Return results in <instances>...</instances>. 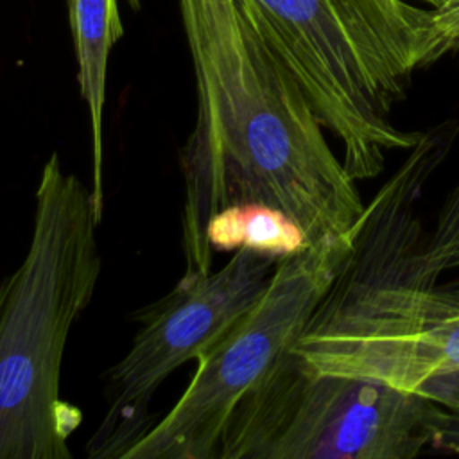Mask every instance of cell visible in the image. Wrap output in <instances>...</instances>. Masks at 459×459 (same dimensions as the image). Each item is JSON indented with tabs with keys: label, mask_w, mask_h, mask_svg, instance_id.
<instances>
[{
	"label": "cell",
	"mask_w": 459,
	"mask_h": 459,
	"mask_svg": "<svg viewBox=\"0 0 459 459\" xmlns=\"http://www.w3.org/2000/svg\"><path fill=\"white\" fill-rule=\"evenodd\" d=\"M179 13L197 95L195 124L179 151L185 274L212 271L206 226L230 204L274 206L312 244L348 233L366 210L357 179L240 0H179Z\"/></svg>",
	"instance_id": "obj_1"
},
{
	"label": "cell",
	"mask_w": 459,
	"mask_h": 459,
	"mask_svg": "<svg viewBox=\"0 0 459 459\" xmlns=\"http://www.w3.org/2000/svg\"><path fill=\"white\" fill-rule=\"evenodd\" d=\"M457 136L454 118L423 131L366 204L350 260L292 348L308 369L412 393L459 369V289L439 283L418 210Z\"/></svg>",
	"instance_id": "obj_2"
},
{
	"label": "cell",
	"mask_w": 459,
	"mask_h": 459,
	"mask_svg": "<svg viewBox=\"0 0 459 459\" xmlns=\"http://www.w3.org/2000/svg\"><path fill=\"white\" fill-rule=\"evenodd\" d=\"M22 264L0 283V459H70L81 411L59 396L74 323L88 308L102 258L91 188L43 163Z\"/></svg>",
	"instance_id": "obj_3"
},
{
	"label": "cell",
	"mask_w": 459,
	"mask_h": 459,
	"mask_svg": "<svg viewBox=\"0 0 459 459\" xmlns=\"http://www.w3.org/2000/svg\"><path fill=\"white\" fill-rule=\"evenodd\" d=\"M253 27L290 70L357 181L423 131L393 122L416 70L436 63L434 9L407 0H240Z\"/></svg>",
	"instance_id": "obj_4"
},
{
	"label": "cell",
	"mask_w": 459,
	"mask_h": 459,
	"mask_svg": "<svg viewBox=\"0 0 459 459\" xmlns=\"http://www.w3.org/2000/svg\"><path fill=\"white\" fill-rule=\"evenodd\" d=\"M357 231L359 222L278 260L258 301L197 357L178 402L120 459H217L231 416L292 351L350 260Z\"/></svg>",
	"instance_id": "obj_5"
},
{
	"label": "cell",
	"mask_w": 459,
	"mask_h": 459,
	"mask_svg": "<svg viewBox=\"0 0 459 459\" xmlns=\"http://www.w3.org/2000/svg\"><path fill=\"white\" fill-rule=\"evenodd\" d=\"M441 405L375 380L308 369L292 351L231 416L217 459H412Z\"/></svg>",
	"instance_id": "obj_6"
},
{
	"label": "cell",
	"mask_w": 459,
	"mask_h": 459,
	"mask_svg": "<svg viewBox=\"0 0 459 459\" xmlns=\"http://www.w3.org/2000/svg\"><path fill=\"white\" fill-rule=\"evenodd\" d=\"M276 258L237 249L217 271L183 274L174 289L134 314L142 328L108 371V411L88 441L90 457H117L149 429L147 407L160 384L230 332L265 290Z\"/></svg>",
	"instance_id": "obj_7"
},
{
	"label": "cell",
	"mask_w": 459,
	"mask_h": 459,
	"mask_svg": "<svg viewBox=\"0 0 459 459\" xmlns=\"http://www.w3.org/2000/svg\"><path fill=\"white\" fill-rule=\"evenodd\" d=\"M77 59V82L88 108L91 131V197L97 217L104 213V106L108 61L124 36L118 0H66Z\"/></svg>",
	"instance_id": "obj_8"
},
{
	"label": "cell",
	"mask_w": 459,
	"mask_h": 459,
	"mask_svg": "<svg viewBox=\"0 0 459 459\" xmlns=\"http://www.w3.org/2000/svg\"><path fill=\"white\" fill-rule=\"evenodd\" d=\"M212 253L251 249L276 260L310 247L305 230L285 212L262 203H238L219 210L206 226Z\"/></svg>",
	"instance_id": "obj_9"
},
{
	"label": "cell",
	"mask_w": 459,
	"mask_h": 459,
	"mask_svg": "<svg viewBox=\"0 0 459 459\" xmlns=\"http://www.w3.org/2000/svg\"><path fill=\"white\" fill-rule=\"evenodd\" d=\"M418 394L446 407V409H457L459 411V369L436 375L429 380H425L418 389Z\"/></svg>",
	"instance_id": "obj_10"
},
{
	"label": "cell",
	"mask_w": 459,
	"mask_h": 459,
	"mask_svg": "<svg viewBox=\"0 0 459 459\" xmlns=\"http://www.w3.org/2000/svg\"><path fill=\"white\" fill-rule=\"evenodd\" d=\"M430 255L436 258L443 273L459 271V230H443L430 238ZM459 289V276L446 281Z\"/></svg>",
	"instance_id": "obj_11"
},
{
	"label": "cell",
	"mask_w": 459,
	"mask_h": 459,
	"mask_svg": "<svg viewBox=\"0 0 459 459\" xmlns=\"http://www.w3.org/2000/svg\"><path fill=\"white\" fill-rule=\"evenodd\" d=\"M432 450L459 454V411L457 409H446L441 405L434 423Z\"/></svg>",
	"instance_id": "obj_12"
},
{
	"label": "cell",
	"mask_w": 459,
	"mask_h": 459,
	"mask_svg": "<svg viewBox=\"0 0 459 459\" xmlns=\"http://www.w3.org/2000/svg\"><path fill=\"white\" fill-rule=\"evenodd\" d=\"M434 27L437 41V57L459 52V7L437 13L434 11Z\"/></svg>",
	"instance_id": "obj_13"
},
{
	"label": "cell",
	"mask_w": 459,
	"mask_h": 459,
	"mask_svg": "<svg viewBox=\"0 0 459 459\" xmlns=\"http://www.w3.org/2000/svg\"><path fill=\"white\" fill-rule=\"evenodd\" d=\"M416 2H420V4H423L425 7H430V9H434V11L441 9V7L446 4V0H416Z\"/></svg>",
	"instance_id": "obj_14"
},
{
	"label": "cell",
	"mask_w": 459,
	"mask_h": 459,
	"mask_svg": "<svg viewBox=\"0 0 459 459\" xmlns=\"http://www.w3.org/2000/svg\"><path fill=\"white\" fill-rule=\"evenodd\" d=\"M455 7H459V0H446V4L441 9H437V13L450 11V9H455Z\"/></svg>",
	"instance_id": "obj_15"
}]
</instances>
